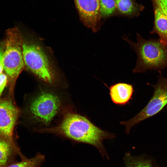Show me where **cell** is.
I'll return each mask as SVG.
<instances>
[{"label":"cell","mask_w":167,"mask_h":167,"mask_svg":"<svg viewBox=\"0 0 167 167\" xmlns=\"http://www.w3.org/2000/svg\"><path fill=\"white\" fill-rule=\"evenodd\" d=\"M39 131L61 135L75 141L93 146L103 157L105 156L107 159L109 157L103 141L115 137L114 134L101 129L86 117L73 111L66 113L56 126Z\"/></svg>","instance_id":"cell-1"},{"label":"cell","mask_w":167,"mask_h":167,"mask_svg":"<svg viewBox=\"0 0 167 167\" xmlns=\"http://www.w3.org/2000/svg\"><path fill=\"white\" fill-rule=\"evenodd\" d=\"M136 36L135 42L125 35L122 36L137 54L133 72L144 73L148 70L158 71L167 68V46L164 45L159 39L147 40L138 33Z\"/></svg>","instance_id":"cell-2"},{"label":"cell","mask_w":167,"mask_h":167,"mask_svg":"<svg viewBox=\"0 0 167 167\" xmlns=\"http://www.w3.org/2000/svg\"><path fill=\"white\" fill-rule=\"evenodd\" d=\"M24 41L19 29L14 27L6 31L2 41L4 47L3 72L7 76L10 93L13 99L16 80L22 72L26 70L23 54Z\"/></svg>","instance_id":"cell-3"},{"label":"cell","mask_w":167,"mask_h":167,"mask_svg":"<svg viewBox=\"0 0 167 167\" xmlns=\"http://www.w3.org/2000/svg\"><path fill=\"white\" fill-rule=\"evenodd\" d=\"M23 54L26 70L48 84H55L57 80L55 71L47 56L38 44L24 40Z\"/></svg>","instance_id":"cell-4"},{"label":"cell","mask_w":167,"mask_h":167,"mask_svg":"<svg viewBox=\"0 0 167 167\" xmlns=\"http://www.w3.org/2000/svg\"><path fill=\"white\" fill-rule=\"evenodd\" d=\"M62 105L58 95L50 91L42 90L31 99L26 110L33 121L46 125L58 114Z\"/></svg>","instance_id":"cell-5"},{"label":"cell","mask_w":167,"mask_h":167,"mask_svg":"<svg viewBox=\"0 0 167 167\" xmlns=\"http://www.w3.org/2000/svg\"><path fill=\"white\" fill-rule=\"evenodd\" d=\"M157 81L155 84L147 83L154 89L152 97L145 106L137 114L130 119L120 122L126 127L125 132L128 134L135 125L159 113L167 105V77L158 71Z\"/></svg>","instance_id":"cell-6"},{"label":"cell","mask_w":167,"mask_h":167,"mask_svg":"<svg viewBox=\"0 0 167 167\" xmlns=\"http://www.w3.org/2000/svg\"><path fill=\"white\" fill-rule=\"evenodd\" d=\"M12 99L0 98V138L17 146L14 140L13 133L20 111Z\"/></svg>","instance_id":"cell-7"},{"label":"cell","mask_w":167,"mask_h":167,"mask_svg":"<svg viewBox=\"0 0 167 167\" xmlns=\"http://www.w3.org/2000/svg\"><path fill=\"white\" fill-rule=\"evenodd\" d=\"M79 18L84 25L94 32L101 26L99 0H74Z\"/></svg>","instance_id":"cell-8"},{"label":"cell","mask_w":167,"mask_h":167,"mask_svg":"<svg viewBox=\"0 0 167 167\" xmlns=\"http://www.w3.org/2000/svg\"><path fill=\"white\" fill-rule=\"evenodd\" d=\"M132 85L123 83L114 84L109 88V95L112 102L115 104L123 105L132 98L133 93Z\"/></svg>","instance_id":"cell-9"},{"label":"cell","mask_w":167,"mask_h":167,"mask_svg":"<svg viewBox=\"0 0 167 167\" xmlns=\"http://www.w3.org/2000/svg\"><path fill=\"white\" fill-rule=\"evenodd\" d=\"M25 158L17 146H14L6 140L0 138V167H6L14 163L16 156Z\"/></svg>","instance_id":"cell-10"},{"label":"cell","mask_w":167,"mask_h":167,"mask_svg":"<svg viewBox=\"0 0 167 167\" xmlns=\"http://www.w3.org/2000/svg\"><path fill=\"white\" fill-rule=\"evenodd\" d=\"M154 26L150 32L151 34H157L161 42L167 46V16L156 5L154 4Z\"/></svg>","instance_id":"cell-11"},{"label":"cell","mask_w":167,"mask_h":167,"mask_svg":"<svg viewBox=\"0 0 167 167\" xmlns=\"http://www.w3.org/2000/svg\"><path fill=\"white\" fill-rule=\"evenodd\" d=\"M116 8L119 13L130 17L137 16L142 9L141 6L133 0H115Z\"/></svg>","instance_id":"cell-12"},{"label":"cell","mask_w":167,"mask_h":167,"mask_svg":"<svg viewBox=\"0 0 167 167\" xmlns=\"http://www.w3.org/2000/svg\"><path fill=\"white\" fill-rule=\"evenodd\" d=\"M125 167H157L152 161L142 156H135L130 153L125 154L124 159Z\"/></svg>","instance_id":"cell-13"},{"label":"cell","mask_w":167,"mask_h":167,"mask_svg":"<svg viewBox=\"0 0 167 167\" xmlns=\"http://www.w3.org/2000/svg\"><path fill=\"white\" fill-rule=\"evenodd\" d=\"M44 159L43 155H39L29 159L25 158L22 159L21 161L14 162L6 167H39Z\"/></svg>","instance_id":"cell-14"},{"label":"cell","mask_w":167,"mask_h":167,"mask_svg":"<svg viewBox=\"0 0 167 167\" xmlns=\"http://www.w3.org/2000/svg\"><path fill=\"white\" fill-rule=\"evenodd\" d=\"M101 17L106 18L113 15L117 9L115 0H99Z\"/></svg>","instance_id":"cell-15"},{"label":"cell","mask_w":167,"mask_h":167,"mask_svg":"<svg viewBox=\"0 0 167 167\" xmlns=\"http://www.w3.org/2000/svg\"><path fill=\"white\" fill-rule=\"evenodd\" d=\"M7 84H8L7 76L4 72H3L0 75V98Z\"/></svg>","instance_id":"cell-16"},{"label":"cell","mask_w":167,"mask_h":167,"mask_svg":"<svg viewBox=\"0 0 167 167\" xmlns=\"http://www.w3.org/2000/svg\"><path fill=\"white\" fill-rule=\"evenodd\" d=\"M156 5L167 16V0H152Z\"/></svg>","instance_id":"cell-17"},{"label":"cell","mask_w":167,"mask_h":167,"mask_svg":"<svg viewBox=\"0 0 167 167\" xmlns=\"http://www.w3.org/2000/svg\"><path fill=\"white\" fill-rule=\"evenodd\" d=\"M4 47L3 42H0V75L3 72Z\"/></svg>","instance_id":"cell-18"},{"label":"cell","mask_w":167,"mask_h":167,"mask_svg":"<svg viewBox=\"0 0 167 167\" xmlns=\"http://www.w3.org/2000/svg\"><path fill=\"white\" fill-rule=\"evenodd\" d=\"M166 109L167 110V108H166Z\"/></svg>","instance_id":"cell-19"}]
</instances>
